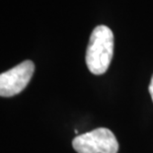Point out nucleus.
I'll use <instances>...</instances> for the list:
<instances>
[{"mask_svg": "<svg viewBox=\"0 0 153 153\" xmlns=\"http://www.w3.org/2000/svg\"><path fill=\"white\" fill-rule=\"evenodd\" d=\"M114 55V34L107 26L100 25L91 34L86 51V64L91 73L102 75L108 70Z\"/></svg>", "mask_w": 153, "mask_h": 153, "instance_id": "1", "label": "nucleus"}, {"mask_svg": "<svg viewBox=\"0 0 153 153\" xmlns=\"http://www.w3.org/2000/svg\"><path fill=\"white\" fill-rule=\"evenodd\" d=\"M148 91H149V94L151 96V99H152V102H153V75L151 78V81H150V84H149V87H148Z\"/></svg>", "mask_w": 153, "mask_h": 153, "instance_id": "4", "label": "nucleus"}, {"mask_svg": "<svg viewBox=\"0 0 153 153\" xmlns=\"http://www.w3.org/2000/svg\"><path fill=\"white\" fill-rule=\"evenodd\" d=\"M35 71V64L25 60L10 70L0 74V96L12 97L21 93L30 82Z\"/></svg>", "mask_w": 153, "mask_h": 153, "instance_id": "3", "label": "nucleus"}, {"mask_svg": "<svg viewBox=\"0 0 153 153\" xmlns=\"http://www.w3.org/2000/svg\"><path fill=\"white\" fill-rule=\"evenodd\" d=\"M72 147L77 153H118L119 142L109 128H99L74 137Z\"/></svg>", "mask_w": 153, "mask_h": 153, "instance_id": "2", "label": "nucleus"}]
</instances>
